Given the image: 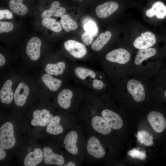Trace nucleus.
<instances>
[{
    "label": "nucleus",
    "instance_id": "423d86ee",
    "mask_svg": "<svg viewBox=\"0 0 166 166\" xmlns=\"http://www.w3.org/2000/svg\"><path fill=\"white\" fill-rule=\"evenodd\" d=\"M130 54L126 49L123 48L117 49L108 53L105 56L109 61L120 64H124L129 61Z\"/></svg>",
    "mask_w": 166,
    "mask_h": 166
},
{
    "label": "nucleus",
    "instance_id": "dca6fc26",
    "mask_svg": "<svg viewBox=\"0 0 166 166\" xmlns=\"http://www.w3.org/2000/svg\"><path fill=\"white\" fill-rule=\"evenodd\" d=\"M91 125L96 132L102 135H108L111 131V128L101 116L96 115L93 117L91 120Z\"/></svg>",
    "mask_w": 166,
    "mask_h": 166
},
{
    "label": "nucleus",
    "instance_id": "20e7f679",
    "mask_svg": "<svg viewBox=\"0 0 166 166\" xmlns=\"http://www.w3.org/2000/svg\"><path fill=\"white\" fill-rule=\"evenodd\" d=\"M86 148L89 154L95 159H101L105 155V151L102 145L95 136H91L88 139Z\"/></svg>",
    "mask_w": 166,
    "mask_h": 166
},
{
    "label": "nucleus",
    "instance_id": "6ab92c4d",
    "mask_svg": "<svg viewBox=\"0 0 166 166\" xmlns=\"http://www.w3.org/2000/svg\"><path fill=\"white\" fill-rule=\"evenodd\" d=\"M12 82L8 80L4 83L0 90V99L2 103L9 104L11 103L14 98V94L12 89Z\"/></svg>",
    "mask_w": 166,
    "mask_h": 166
},
{
    "label": "nucleus",
    "instance_id": "f257e3e1",
    "mask_svg": "<svg viewBox=\"0 0 166 166\" xmlns=\"http://www.w3.org/2000/svg\"><path fill=\"white\" fill-rule=\"evenodd\" d=\"M73 74L75 81L95 93H101L105 85L101 73L84 66L75 65Z\"/></svg>",
    "mask_w": 166,
    "mask_h": 166
},
{
    "label": "nucleus",
    "instance_id": "4468645a",
    "mask_svg": "<svg viewBox=\"0 0 166 166\" xmlns=\"http://www.w3.org/2000/svg\"><path fill=\"white\" fill-rule=\"evenodd\" d=\"M30 89L25 83L20 82L14 93V99L16 105L19 107L23 106L30 93Z\"/></svg>",
    "mask_w": 166,
    "mask_h": 166
},
{
    "label": "nucleus",
    "instance_id": "7ed1b4c3",
    "mask_svg": "<svg viewBox=\"0 0 166 166\" xmlns=\"http://www.w3.org/2000/svg\"><path fill=\"white\" fill-rule=\"evenodd\" d=\"M65 49L73 57L76 59L84 57L87 53L85 45L74 40H68L64 43Z\"/></svg>",
    "mask_w": 166,
    "mask_h": 166
},
{
    "label": "nucleus",
    "instance_id": "2eb2a0df",
    "mask_svg": "<svg viewBox=\"0 0 166 166\" xmlns=\"http://www.w3.org/2000/svg\"><path fill=\"white\" fill-rule=\"evenodd\" d=\"M78 139L77 132L72 130L67 134L63 140L65 149L69 153L73 155H77L78 152L77 144Z\"/></svg>",
    "mask_w": 166,
    "mask_h": 166
},
{
    "label": "nucleus",
    "instance_id": "5701e85b",
    "mask_svg": "<svg viewBox=\"0 0 166 166\" xmlns=\"http://www.w3.org/2000/svg\"><path fill=\"white\" fill-rule=\"evenodd\" d=\"M111 36V33L109 31H107L101 33L92 43V49L96 51L100 50L108 43Z\"/></svg>",
    "mask_w": 166,
    "mask_h": 166
},
{
    "label": "nucleus",
    "instance_id": "a211bd4d",
    "mask_svg": "<svg viewBox=\"0 0 166 166\" xmlns=\"http://www.w3.org/2000/svg\"><path fill=\"white\" fill-rule=\"evenodd\" d=\"M146 14L149 18L156 16L158 19H163L166 16V6L162 2H156L146 11Z\"/></svg>",
    "mask_w": 166,
    "mask_h": 166
},
{
    "label": "nucleus",
    "instance_id": "c9c22d12",
    "mask_svg": "<svg viewBox=\"0 0 166 166\" xmlns=\"http://www.w3.org/2000/svg\"><path fill=\"white\" fill-rule=\"evenodd\" d=\"M4 149L0 144V160L4 159L6 156V153Z\"/></svg>",
    "mask_w": 166,
    "mask_h": 166
},
{
    "label": "nucleus",
    "instance_id": "f704fd0d",
    "mask_svg": "<svg viewBox=\"0 0 166 166\" xmlns=\"http://www.w3.org/2000/svg\"><path fill=\"white\" fill-rule=\"evenodd\" d=\"M13 17L12 12L10 10L7 9L0 10V19L4 18L11 19Z\"/></svg>",
    "mask_w": 166,
    "mask_h": 166
},
{
    "label": "nucleus",
    "instance_id": "7c9ffc66",
    "mask_svg": "<svg viewBox=\"0 0 166 166\" xmlns=\"http://www.w3.org/2000/svg\"><path fill=\"white\" fill-rule=\"evenodd\" d=\"M84 28L85 32L91 35L93 37L97 35L98 29L96 25L93 22H88L85 25Z\"/></svg>",
    "mask_w": 166,
    "mask_h": 166
},
{
    "label": "nucleus",
    "instance_id": "c756f323",
    "mask_svg": "<svg viewBox=\"0 0 166 166\" xmlns=\"http://www.w3.org/2000/svg\"><path fill=\"white\" fill-rule=\"evenodd\" d=\"M136 136L138 141L141 144H143L146 146H151L153 144L152 136L145 131H139Z\"/></svg>",
    "mask_w": 166,
    "mask_h": 166
},
{
    "label": "nucleus",
    "instance_id": "9d476101",
    "mask_svg": "<svg viewBox=\"0 0 166 166\" xmlns=\"http://www.w3.org/2000/svg\"><path fill=\"white\" fill-rule=\"evenodd\" d=\"M156 41L155 35L151 32L147 31L142 33L140 36L135 39L133 45L135 48L140 50L145 49L153 45Z\"/></svg>",
    "mask_w": 166,
    "mask_h": 166
},
{
    "label": "nucleus",
    "instance_id": "39448f33",
    "mask_svg": "<svg viewBox=\"0 0 166 166\" xmlns=\"http://www.w3.org/2000/svg\"><path fill=\"white\" fill-rule=\"evenodd\" d=\"M81 89L76 88L75 90L67 88L63 89L58 94L57 101L59 106L62 109L69 108L74 96L80 92Z\"/></svg>",
    "mask_w": 166,
    "mask_h": 166
},
{
    "label": "nucleus",
    "instance_id": "412c9836",
    "mask_svg": "<svg viewBox=\"0 0 166 166\" xmlns=\"http://www.w3.org/2000/svg\"><path fill=\"white\" fill-rule=\"evenodd\" d=\"M42 151L39 148H36L33 152L28 154L24 160L25 166H35L40 163L43 159Z\"/></svg>",
    "mask_w": 166,
    "mask_h": 166
},
{
    "label": "nucleus",
    "instance_id": "a878e982",
    "mask_svg": "<svg viewBox=\"0 0 166 166\" xmlns=\"http://www.w3.org/2000/svg\"><path fill=\"white\" fill-rule=\"evenodd\" d=\"M60 118L57 116L54 117L47 125V132L49 134L57 135L61 133L63 131L62 126L60 124Z\"/></svg>",
    "mask_w": 166,
    "mask_h": 166
},
{
    "label": "nucleus",
    "instance_id": "4c0bfd02",
    "mask_svg": "<svg viewBox=\"0 0 166 166\" xmlns=\"http://www.w3.org/2000/svg\"><path fill=\"white\" fill-rule=\"evenodd\" d=\"M64 166H76V164L73 162L72 161L69 162L66 164L63 165Z\"/></svg>",
    "mask_w": 166,
    "mask_h": 166
},
{
    "label": "nucleus",
    "instance_id": "c85d7f7f",
    "mask_svg": "<svg viewBox=\"0 0 166 166\" xmlns=\"http://www.w3.org/2000/svg\"><path fill=\"white\" fill-rule=\"evenodd\" d=\"M42 24L43 26L56 32H59L62 30L60 23L53 18H43Z\"/></svg>",
    "mask_w": 166,
    "mask_h": 166
},
{
    "label": "nucleus",
    "instance_id": "473e14b6",
    "mask_svg": "<svg viewBox=\"0 0 166 166\" xmlns=\"http://www.w3.org/2000/svg\"><path fill=\"white\" fill-rule=\"evenodd\" d=\"M13 24L9 22H0V33H7L13 29Z\"/></svg>",
    "mask_w": 166,
    "mask_h": 166
},
{
    "label": "nucleus",
    "instance_id": "4be33fe9",
    "mask_svg": "<svg viewBox=\"0 0 166 166\" xmlns=\"http://www.w3.org/2000/svg\"><path fill=\"white\" fill-rule=\"evenodd\" d=\"M42 80L48 89L53 92L58 90L62 83V81L61 79L47 73L43 75Z\"/></svg>",
    "mask_w": 166,
    "mask_h": 166
},
{
    "label": "nucleus",
    "instance_id": "1a4fd4ad",
    "mask_svg": "<svg viewBox=\"0 0 166 166\" xmlns=\"http://www.w3.org/2000/svg\"><path fill=\"white\" fill-rule=\"evenodd\" d=\"M127 87L136 101L141 102L143 101L145 97V91L140 82L135 79H131L128 82Z\"/></svg>",
    "mask_w": 166,
    "mask_h": 166
},
{
    "label": "nucleus",
    "instance_id": "cd10ccee",
    "mask_svg": "<svg viewBox=\"0 0 166 166\" xmlns=\"http://www.w3.org/2000/svg\"><path fill=\"white\" fill-rule=\"evenodd\" d=\"M60 21L63 28L67 32H69L71 30H74L77 27L76 22L68 14L61 17Z\"/></svg>",
    "mask_w": 166,
    "mask_h": 166
},
{
    "label": "nucleus",
    "instance_id": "b1692460",
    "mask_svg": "<svg viewBox=\"0 0 166 166\" xmlns=\"http://www.w3.org/2000/svg\"><path fill=\"white\" fill-rule=\"evenodd\" d=\"M66 68L65 63L60 61L56 63H48L45 68V72L48 74L57 76L62 74Z\"/></svg>",
    "mask_w": 166,
    "mask_h": 166
},
{
    "label": "nucleus",
    "instance_id": "ea45409f",
    "mask_svg": "<svg viewBox=\"0 0 166 166\" xmlns=\"http://www.w3.org/2000/svg\"><path fill=\"white\" fill-rule=\"evenodd\" d=\"M165 97H166V90L165 93Z\"/></svg>",
    "mask_w": 166,
    "mask_h": 166
},
{
    "label": "nucleus",
    "instance_id": "f8f14e48",
    "mask_svg": "<svg viewBox=\"0 0 166 166\" xmlns=\"http://www.w3.org/2000/svg\"><path fill=\"white\" fill-rule=\"evenodd\" d=\"M41 41L37 37L31 38L27 44L26 52L28 57L33 61H36L40 58Z\"/></svg>",
    "mask_w": 166,
    "mask_h": 166
},
{
    "label": "nucleus",
    "instance_id": "58836bf2",
    "mask_svg": "<svg viewBox=\"0 0 166 166\" xmlns=\"http://www.w3.org/2000/svg\"><path fill=\"white\" fill-rule=\"evenodd\" d=\"M78 1H83V0H77Z\"/></svg>",
    "mask_w": 166,
    "mask_h": 166
},
{
    "label": "nucleus",
    "instance_id": "2f4dec72",
    "mask_svg": "<svg viewBox=\"0 0 166 166\" xmlns=\"http://www.w3.org/2000/svg\"><path fill=\"white\" fill-rule=\"evenodd\" d=\"M128 154L132 158L138 159L144 161L147 157L145 151H140L138 149L134 148L128 151Z\"/></svg>",
    "mask_w": 166,
    "mask_h": 166
},
{
    "label": "nucleus",
    "instance_id": "72a5a7b5",
    "mask_svg": "<svg viewBox=\"0 0 166 166\" xmlns=\"http://www.w3.org/2000/svg\"><path fill=\"white\" fill-rule=\"evenodd\" d=\"M81 39L85 45L89 46L92 43L93 38L91 35L85 32L82 34Z\"/></svg>",
    "mask_w": 166,
    "mask_h": 166
},
{
    "label": "nucleus",
    "instance_id": "6e6552de",
    "mask_svg": "<svg viewBox=\"0 0 166 166\" xmlns=\"http://www.w3.org/2000/svg\"><path fill=\"white\" fill-rule=\"evenodd\" d=\"M148 122L154 131L158 133L163 132L166 128V120L160 113L152 111L148 115Z\"/></svg>",
    "mask_w": 166,
    "mask_h": 166
},
{
    "label": "nucleus",
    "instance_id": "ddd939ff",
    "mask_svg": "<svg viewBox=\"0 0 166 166\" xmlns=\"http://www.w3.org/2000/svg\"><path fill=\"white\" fill-rule=\"evenodd\" d=\"M119 5L117 2L110 1L98 6L95 10L97 16L101 18H106L115 12L118 8Z\"/></svg>",
    "mask_w": 166,
    "mask_h": 166
},
{
    "label": "nucleus",
    "instance_id": "aec40b11",
    "mask_svg": "<svg viewBox=\"0 0 166 166\" xmlns=\"http://www.w3.org/2000/svg\"><path fill=\"white\" fill-rule=\"evenodd\" d=\"M65 11V8L60 6L59 2L56 1L52 3L49 9L44 11L42 13L41 17L42 18H50L53 16L60 17L63 15Z\"/></svg>",
    "mask_w": 166,
    "mask_h": 166
},
{
    "label": "nucleus",
    "instance_id": "e433bc0d",
    "mask_svg": "<svg viewBox=\"0 0 166 166\" xmlns=\"http://www.w3.org/2000/svg\"><path fill=\"white\" fill-rule=\"evenodd\" d=\"M6 62V60L4 56L1 53L0 54V66H3Z\"/></svg>",
    "mask_w": 166,
    "mask_h": 166
},
{
    "label": "nucleus",
    "instance_id": "f3484780",
    "mask_svg": "<svg viewBox=\"0 0 166 166\" xmlns=\"http://www.w3.org/2000/svg\"><path fill=\"white\" fill-rule=\"evenodd\" d=\"M42 151L45 164L58 166L64 164L65 160L63 156L61 155L55 153L50 148L45 147L43 148Z\"/></svg>",
    "mask_w": 166,
    "mask_h": 166
},
{
    "label": "nucleus",
    "instance_id": "f03ea898",
    "mask_svg": "<svg viewBox=\"0 0 166 166\" xmlns=\"http://www.w3.org/2000/svg\"><path fill=\"white\" fill-rule=\"evenodd\" d=\"M14 127L12 123L7 122L0 128V144L6 149L12 148L15 144Z\"/></svg>",
    "mask_w": 166,
    "mask_h": 166
},
{
    "label": "nucleus",
    "instance_id": "0eeeda50",
    "mask_svg": "<svg viewBox=\"0 0 166 166\" xmlns=\"http://www.w3.org/2000/svg\"><path fill=\"white\" fill-rule=\"evenodd\" d=\"M100 114L111 128L118 130L122 127V120L116 113L108 109H105L100 111Z\"/></svg>",
    "mask_w": 166,
    "mask_h": 166
},
{
    "label": "nucleus",
    "instance_id": "bb28decb",
    "mask_svg": "<svg viewBox=\"0 0 166 166\" xmlns=\"http://www.w3.org/2000/svg\"><path fill=\"white\" fill-rule=\"evenodd\" d=\"M23 0H10L9 5L10 9L16 14L23 16L28 12L27 6L22 3Z\"/></svg>",
    "mask_w": 166,
    "mask_h": 166
},
{
    "label": "nucleus",
    "instance_id": "393cba45",
    "mask_svg": "<svg viewBox=\"0 0 166 166\" xmlns=\"http://www.w3.org/2000/svg\"><path fill=\"white\" fill-rule=\"evenodd\" d=\"M156 50L154 48H148L139 50L135 57L134 62L135 64L139 65L148 58L154 55Z\"/></svg>",
    "mask_w": 166,
    "mask_h": 166
},
{
    "label": "nucleus",
    "instance_id": "9b49d317",
    "mask_svg": "<svg viewBox=\"0 0 166 166\" xmlns=\"http://www.w3.org/2000/svg\"><path fill=\"white\" fill-rule=\"evenodd\" d=\"M33 115L34 118L32 120L31 123L34 126H46L48 125L53 117V115L45 109H43L41 111L36 110L33 112Z\"/></svg>",
    "mask_w": 166,
    "mask_h": 166
}]
</instances>
